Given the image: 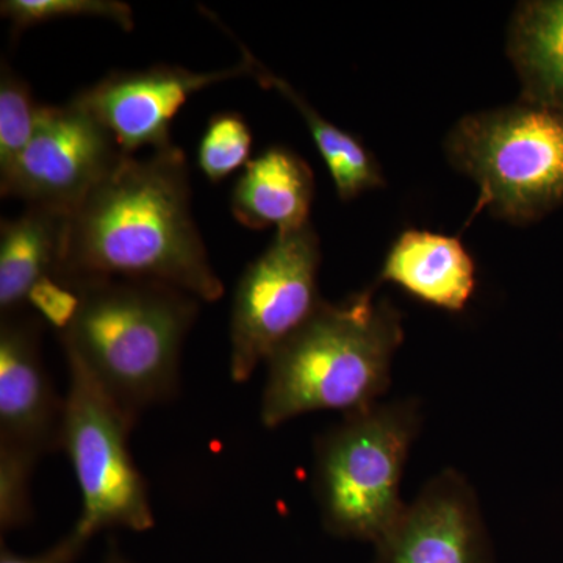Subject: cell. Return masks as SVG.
Wrapping results in <instances>:
<instances>
[{"mask_svg":"<svg viewBox=\"0 0 563 563\" xmlns=\"http://www.w3.org/2000/svg\"><path fill=\"white\" fill-rule=\"evenodd\" d=\"M124 155L113 135L74 99L68 106H41L31 143L0 176V192L69 214Z\"/></svg>","mask_w":563,"mask_h":563,"instance_id":"8","label":"cell"},{"mask_svg":"<svg viewBox=\"0 0 563 563\" xmlns=\"http://www.w3.org/2000/svg\"><path fill=\"white\" fill-rule=\"evenodd\" d=\"M68 390L60 450L79 485L74 529L91 540L106 529L146 532L155 525L146 479L133 461V422L79 362L66 358Z\"/></svg>","mask_w":563,"mask_h":563,"instance_id":"6","label":"cell"},{"mask_svg":"<svg viewBox=\"0 0 563 563\" xmlns=\"http://www.w3.org/2000/svg\"><path fill=\"white\" fill-rule=\"evenodd\" d=\"M374 548L373 563H495L476 492L454 470L429 481Z\"/></svg>","mask_w":563,"mask_h":563,"instance_id":"10","label":"cell"},{"mask_svg":"<svg viewBox=\"0 0 563 563\" xmlns=\"http://www.w3.org/2000/svg\"><path fill=\"white\" fill-rule=\"evenodd\" d=\"M239 46L244 57L251 63L252 77H255L262 87L279 91L301 113L310 135H312L314 146L320 151L322 161L328 166L336 195L342 201H351L361 196L363 191L383 187L384 177L380 166L377 165L372 152L363 146L361 140L322 118L287 80L280 79L272 70L265 68L240 41Z\"/></svg>","mask_w":563,"mask_h":563,"instance_id":"16","label":"cell"},{"mask_svg":"<svg viewBox=\"0 0 563 563\" xmlns=\"http://www.w3.org/2000/svg\"><path fill=\"white\" fill-rule=\"evenodd\" d=\"M103 563H132L131 561H128V559L124 558L120 553V551L117 550V548H111V551L109 555H107L106 561Z\"/></svg>","mask_w":563,"mask_h":563,"instance_id":"23","label":"cell"},{"mask_svg":"<svg viewBox=\"0 0 563 563\" xmlns=\"http://www.w3.org/2000/svg\"><path fill=\"white\" fill-rule=\"evenodd\" d=\"M40 331L24 310L0 322V443L38 457L60 450L65 409L44 368Z\"/></svg>","mask_w":563,"mask_h":563,"instance_id":"11","label":"cell"},{"mask_svg":"<svg viewBox=\"0 0 563 563\" xmlns=\"http://www.w3.org/2000/svg\"><path fill=\"white\" fill-rule=\"evenodd\" d=\"M55 279L172 285L199 301L224 296L191 213L190 174L176 144L150 157L124 155L66 220Z\"/></svg>","mask_w":563,"mask_h":563,"instance_id":"1","label":"cell"},{"mask_svg":"<svg viewBox=\"0 0 563 563\" xmlns=\"http://www.w3.org/2000/svg\"><path fill=\"white\" fill-rule=\"evenodd\" d=\"M0 13L16 36L35 25L66 18H99L125 32L135 27L132 7L120 0H3Z\"/></svg>","mask_w":563,"mask_h":563,"instance_id":"17","label":"cell"},{"mask_svg":"<svg viewBox=\"0 0 563 563\" xmlns=\"http://www.w3.org/2000/svg\"><path fill=\"white\" fill-rule=\"evenodd\" d=\"M320 240L312 224L276 233L236 285L231 313V377L246 384L322 302Z\"/></svg>","mask_w":563,"mask_h":563,"instance_id":"7","label":"cell"},{"mask_svg":"<svg viewBox=\"0 0 563 563\" xmlns=\"http://www.w3.org/2000/svg\"><path fill=\"white\" fill-rule=\"evenodd\" d=\"M68 285L79 303L60 331L66 358L79 362L133 424L147 409L172 401L199 299L151 280Z\"/></svg>","mask_w":563,"mask_h":563,"instance_id":"2","label":"cell"},{"mask_svg":"<svg viewBox=\"0 0 563 563\" xmlns=\"http://www.w3.org/2000/svg\"><path fill=\"white\" fill-rule=\"evenodd\" d=\"M79 295L70 285L55 279L54 276L46 277L36 285L29 298V306L38 310L44 320L63 331L76 313Z\"/></svg>","mask_w":563,"mask_h":563,"instance_id":"21","label":"cell"},{"mask_svg":"<svg viewBox=\"0 0 563 563\" xmlns=\"http://www.w3.org/2000/svg\"><path fill=\"white\" fill-rule=\"evenodd\" d=\"M446 152L479 188L474 213L526 224L563 206V109L520 101L472 114L451 131Z\"/></svg>","mask_w":563,"mask_h":563,"instance_id":"5","label":"cell"},{"mask_svg":"<svg viewBox=\"0 0 563 563\" xmlns=\"http://www.w3.org/2000/svg\"><path fill=\"white\" fill-rule=\"evenodd\" d=\"M40 457L0 443V531L9 533L32 521V477Z\"/></svg>","mask_w":563,"mask_h":563,"instance_id":"20","label":"cell"},{"mask_svg":"<svg viewBox=\"0 0 563 563\" xmlns=\"http://www.w3.org/2000/svg\"><path fill=\"white\" fill-rule=\"evenodd\" d=\"M252 76L246 57L232 68L195 73L180 66L118 70L74 98L113 135L125 155L173 146L172 124L195 92Z\"/></svg>","mask_w":563,"mask_h":563,"instance_id":"9","label":"cell"},{"mask_svg":"<svg viewBox=\"0 0 563 563\" xmlns=\"http://www.w3.org/2000/svg\"><path fill=\"white\" fill-rule=\"evenodd\" d=\"M421 429L417 401L344 415L314 444L313 493L333 537L377 543L399 520L404 468Z\"/></svg>","mask_w":563,"mask_h":563,"instance_id":"4","label":"cell"},{"mask_svg":"<svg viewBox=\"0 0 563 563\" xmlns=\"http://www.w3.org/2000/svg\"><path fill=\"white\" fill-rule=\"evenodd\" d=\"M41 106L27 81L2 60L0 70V176L9 173L31 143Z\"/></svg>","mask_w":563,"mask_h":563,"instance_id":"18","label":"cell"},{"mask_svg":"<svg viewBox=\"0 0 563 563\" xmlns=\"http://www.w3.org/2000/svg\"><path fill=\"white\" fill-rule=\"evenodd\" d=\"M313 196L309 163L288 147L273 146L247 163L233 187L231 210L252 231L292 232L310 224Z\"/></svg>","mask_w":563,"mask_h":563,"instance_id":"12","label":"cell"},{"mask_svg":"<svg viewBox=\"0 0 563 563\" xmlns=\"http://www.w3.org/2000/svg\"><path fill=\"white\" fill-rule=\"evenodd\" d=\"M252 132L242 114L224 111L210 118L199 141L198 165L211 184H221L250 163Z\"/></svg>","mask_w":563,"mask_h":563,"instance_id":"19","label":"cell"},{"mask_svg":"<svg viewBox=\"0 0 563 563\" xmlns=\"http://www.w3.org/2000/svg\"><path fill=\"white\" fill-rule=\"evenodd\" d=\"M65 211L27 206L0 224V313L22 312L40 282L54 276L65 236Z\"/></svg>","mask_w":563,"mask_h":563,"instance_id":"14","label":"cell"},{"mask_svg":"<svg viewBox=\"0 0 563 563\" xmlns=\"http://www.w3.org/2000/svg\"><path fill=\"white\" fill-rule=\"evenodd\" d=\"M404 340L401 314L373 288L317 312L266 361L261 420L279 428L303 413L344 415L380 402Z\"/></svg>","mask_w":563,"mask_h":563,"instance_id":"3","label":"cell"},{"mask_svg":"<svg viewBox=\"0 0 563 563\" xmlns=\"http://www.w3.org/2000/svg\"><path fill=\"white\" fill-rule=\"evenodd\" d=\"M379 280L439 309L461 312L476 288V266L457 236L410 229L393 243Z\"/></svg>","mask_w":563,"mask_h":563,"instance_id":"13","label":"cell"},{"mask_svg":"<svg viewBox=\"0 0 563 563\" xmlns=\"http://www.w3.org/2000/svg\"><path fill=\"white\" fill-rule=\"evenodd\" d=\"M521 101L563 109V0L521 3L509 32Z\"/></svg>","mask_w":563,"mask_h":563,"instance_id":"15","label":"cell"},{"mask_svg":"<svg viewBox=\"0 0 563 563\" xmlns=\"http://www.w3.org/2000/svg\"><path fill=\"white\" fill-rule=\"evenodd\" d=\"M90 540L85 539L76 529H70L57 543L52 544L43 553L35 555H21L13 553L2 542L0 548V563H76L84 553Z\"/></svg>","mask_w":563,"mask_h":563,"instance_id":"22","label":"cell"}]
</instances>
